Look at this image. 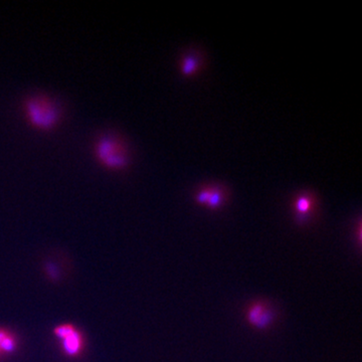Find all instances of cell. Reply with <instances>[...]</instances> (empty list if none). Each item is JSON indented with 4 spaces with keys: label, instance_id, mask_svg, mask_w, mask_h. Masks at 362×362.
I'll list each match as a JSON object with an SVG mask.
<instances>
[{
    "label": "cell",
    "instance_id": "cell-8",
    "mask_svg": "<svg viewBox=\"0 0 362 362\" xmlns=\"http://www.w3.org/2000/svg\"><path fill=\"white\" fill-rule=\"evenodd\" d=\"M277 316L276 310L272 307L270 305L266 309V311L262 314V316L258 318V320L256 322L254 326H256L258 329H266L272 324L274 323Z\"/></svg>",
    "mask_w": 362,
    "mask_h": 362
},
{
    "label": "cell",
    "instance_id": "cell-7",
    "mask_svg": "<svg viewBox=\"0 0 362 362\" xmlns=\"http://www.w3.org/2000/svg\"><path fill=\"white\" fill-rule=\"evenodd\" d=\"M270 306V304L266 301L258 300L252 304L246 311V319L252 324L254 325L256 322L258 320V318L262 316V314L266 311V309Z\"/></svg>",
    "mask_w": 362,
    "mask_h": 362
},
{
    "label": "cell",
    "instance_id": "cell-1",
    "mask_svg": "<svg viewBox=\"0 0 362 362\" xmlns=\"http://www.w3.org/2000/svg\"><path fill=\"white\" fill-rule=\"evenodd\" d=\"M24 113L32 127L44 131L56 128L62 118L60 106L46 96L28 98L24 103Z\"/></svg>",
    "mask_w": 362,
    "mask_h": 362
},
{
    "label": "cell",
    "instance_id": "cell-5",
    "mask_svg": "<svg viewBox=\"0 0 362 362\" xmlns=\"http://www.w3.org/2000/svg\"><path fill=\"white\" fill-rule=\"evenodd\" d=\"M202 64V58L198 54L192 52L190 54H186L180 62V68L184 74L188 76L192 74L198 70Z\"/></svg>",
    "mask_w": 362,
    "mask_h": 362
},
{
    "label": "cell",
    "instance_id": "cell-4",
    "mask_svg": "<svg viewBox=\"0 0 362 362\" xmlns=\"http://www.w3.org/2000/svg\"><path fill=\"white\" fill-rule=\"evenodd\" d=\"M315 196L313 194H301L294 200V210L297 212V220L299 224H305L310 218V212L315 206Z\"/></svg>",
    "mask_w": 362,
    "mask_h": 362
},
{
    "label": "cell",
    "instance_id": "cell-3",
    "mask_svg": "<svg viewBox=\"0 0 362 362\" xmlns=\"http://www.w3.org/2000/svg\"><path fill=\"white\" fill-rule=\"evenodd\" d=\"M54 335L62 340L64 353L70 357H76L82 350V337L78 330L74 325L64 324L56 327Z\"/></svg>",
    "mask_w": 362,
    "mask_h": 362
},
{
    "label": "cell",
    "instance_id": "cell-9",
    "mask_svg": "<svg viewBox=\"0 0 362 362\" xmlns=\"http://www.w3.org/2000/svg\"><path fill=\"white\" fill-rule=\"evenodd\" d=\"M16 348V341L8 331L0 329V352L12 353Z\"/></svg>",
    "mask_w": 362,
    "mask_h": 362
},
{
    "label": "cell",
    "instance_id": "cell-2",
    "mask_svg": "<svg viewBox=\"0 0 362 362\" xmlns=\"http://www.w3.org/2000/svg\"><path fill=\"white\" fill-rule=\"evenodd\" d=\"M95 155L104 167L111 170L124 169L130 162L127 146L120 137L113 134H106L98 139Z\"/></svg>",
    "mask_w": 362,
    "mask_h": 362
},
{
    "label": "cell",
    "instance_id": "cell-6",
    "mask_svg": "<svg viewBox=\"0 0 362 362\" xmlns=\"http://www.w3.org/2000/svg\"><path fill=\"white\" fill-rule=\"evenodd\" d=\"M206 206L212 210L220 208L226 202V188L222 186H210Z\"/></svg>",
    "mask_w": 362,
    "mask_h": 362
}]
</instances>
